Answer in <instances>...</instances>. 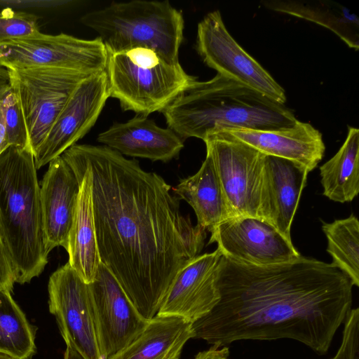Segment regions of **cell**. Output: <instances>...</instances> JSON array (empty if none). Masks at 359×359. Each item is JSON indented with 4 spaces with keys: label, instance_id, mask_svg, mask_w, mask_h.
<instances>
[{
    "label": "cell",
    "instance_id": "1",
    "mask_svg": "<svg viewBox=\"0 0 359 359\" xmlns=\"http://www.w3.org/2000/svg\"><path fill=\"white\" fill-rule=\"evenodd\" d=\"M61 156L90 173L101 262L152 319L179 271L201 252L206 230L193 226L172 187L138 161L104 145L76 144Z\"/></svg>",
    "mask_w": 359,
    "mask_h": 359
},
{
    "label": "cell",
    "instance_id": "2",
    "mask_svg": "<svg viewBox=\"0 0 359 359\" xmlns=\"http://www.w3.org/2000/svg\"><path fill=\"white\" fill-rule=\"evenodd\" d=\"M217 286L218 302L191 329L193 339L218 346L289 339L325 355L353 302L345 273L302 255L269 266L222 256Z\"/></svg>",
    "mask_w": 359,
    "mask_h": 359
},
{
    "label": "cell",
    "instance_id": "3",
    "mask_svg": "<svg viewBox=\"0 0 359 359\" xmlns=\"http://www.w3.org/2000/svg\"><path fill=\"white\" fill-rule=\"evenodd\" d=\"M161 112L183 140H204L228 129H278L297 120L285 104L219 74L206 81L196 79Z\"/></svg>",
    "mask_w": 359,
    "mask_h": 359
},
{
    "label": "cell",
    "instance_id": "4",
    "mask_svg": "<svg viewBox=\"0 0 359 359\" xmlns=\"http://www.w3.org/2000/svg\"><path fill=\"white\" fill-rule=\"evenodd\" d=\"M0 234L15 282L39 276L48 263L34 154L10 146L0 155Z\"/></svg>",
    "mask_w": 359,
    "mask_h": 359
},
{
    "label": "cell",
    "instance_id": "5",
    "mask_svg": "<svg viewBox=\"0 0 359 359\" xmlns=\"http://www.w3.org/2000/svg\"><path fill=\"white\" fill-rule=\"evenodd\" d=\"M99 34L109 54L142 47L152 49L171 62H179L183 40L182 13L168 1L113 2L81 18Z\"/></svg>",
    "mask_w": 359,
    "mask_h": 359
},
{
    "label": "cell",
    "instance_id": "6",
    "mask_svg": "<svg viewBox=\"0 0 359 359\" xmlns=\"http://www.w3.org/2000/svg\"><path fill=\"white\" fill-rule=\"evenodd\" d=\"M106 72L110 97L143 116L161 112L196 80L179 62L142 47L109 54Z\"/></svg>",
    "mask_w": 359,
    "mask_h": 359
},
{
    "label": "cell",
    "instance_id": "7",
    "mask_svg": "<svg viewBox=\"0 0 359 359\" xmlns=\"http://www.w3.org/2000/svg\"><path fill=\"white\" fill-rule=\"evenodd\" d=\"M7 75L18 97L34 155L74 90L90 75L43 67L7 69Z\"/></svg>",
    "mask_w": 359,
    "mask_h": 359
},
{
    "label": "cell",
    "instance_id": "8",
    "mask_svg": "<svg viewBox=\"0 0 359 359\" xmlns=\"http://www.w3.org/2000/svg\"><path fill=\"white\" fill-rule=\"evenodd\" d=\"M233 217L261 218L265 156L226 130L203 140Z\"/></svg>",
    "mask_w": 359,
    "mask_h": 359
},
{
    "label": "cell",
    "instance_id": "9",
    "mask_svg": "<svg viewBox=\"0 0 359 359\" xmlns=\"http://www.w3.org/2000/svg\"><path fill=\"white\" fill-rule=\"evenodd\" d=\"M109 53L102 40L82 39L61 33L0 43V66L7 69L55 67L86 74L106 70Z\"/></svg>",
    "mask_w": 359,
    "mask_h": 359
},
{
    "label": "cell",
    "instance_id": "10",
    "mask_svg": "<svg viewBox=\"0 0 359 359\" xmlns=\"http://www.w3.org/2000/svg\"><path fill=\"white\" fill-rule=\"evenodd\" d=\"M196 48L203 62L217 74L285 104L283 88L236 42L219 11L208 13L198 23Z\"/></svg>",
    "mask_w": 359,
    "mask_h": 359
},
{
    "label": "cell",
    "instance_id": "11",
    "mask_svg": "<svg viewBox=\"0 0 359 359\" xmlns=\"http://www.w3.org/2000/svg\"><path fill=\"white\" fill-rule=\"evenodd\" d=\"M49 311L56 318L67 346L84 359H104L102 355L89 285L66 263L50 277Z\"/></svg>",
    "mask_w": 359,
    "mask_h": 359
},
{
    "label": "cell",
    "instance_id": "12",
    "mask_svg": "<svg viewBox=\"0 0 359 359\" xmlns=\"http://www.w3.org/2000/svg\"><path fill=\"white\" fill-rule=\"evenodd\" d=\"M210 233L209 243H217L222 256L241 263L269 266L289 262L301 256L292 241L257 217H231Z\"/></svg>",
    "mask_w": 359,
    "mask_h": 359
},
{
    "label": "cell",
    "instance_id": "13",
    "mask_svg": "<svg viewBox=\"0 0 359 359\" xmlns=\"http://www.w3.org/2000/svg\"><path fill=\"white\" fill-rule=\"evenodd\" d=\"M109 97L106 70L81 81L34 154L36 169L76 144L94 126Z\"/></svg>",
    "mask_w": 359,
    "mask_h": 359
},
{
    "label": "cell",
    "instance_id": "14",
    "mask_svg": "<svg viewBox=\"0 0 359 359\" xmlns=\"http://www.w3.org/2000/svg\"><path fill=\"white\" fill-rule=\"evenodd\" d=\"M88 285L100 351L108 359L138 337L150 320L139 313L102 262L95 280Z\"/></svg>",
    "mask_w": 359,
    "mask_h": 359
},
{
    "label": "cell",
    "instance_id": "15",
    "mask_svg": "<svg viewBox=\"0 0 359 359\" xmlns=\"http://www.w3.org/2000/svg\"><path fill=\"white\" fill-rule=\"evenodd\" d=\"M221 252L198 255L173 280L156 316L182 318L191 324L206 316L219 300L217 280Z\"/></svg>",
    "mask_w": 359,
    "mask_h": 359
},
{
    "label": "cell",
    "instance_id": "16",
    "mask_svg": "<svg viewBox=\"0 0 359 359\" xmlns=\"http://www.w3.org/2000/svg\"><path fill=\"white\" fill-rule=\"evenodd\" d=\"M80 189L75 173L62 156L49 163L41 180L40 197L46 249L67 248Z\"/></svg>",
    "mask_w": 359,
    "mask_h": 359
},
{
    "label": "cell",
    "instance_id": "17",
    "mask_svg": "<svg viewBox=\"0 0 359 359\" xmlns=\"http://www.w3.org/2000/svg\"><path fill=\"white\" fill-rule=\"evenodd\" d=\"M309 172L306 168L292 161L265 156L261 218L290 241L292 223Z\"/></svg>",
    "mask_w": 359,
    "mask_h": 359
},
{
    "label": "cell",
    "instance_id": "18",
    "mask_svg": "<svg viewBox=\"0 0 359 359\" xmlns=\"http://www.w3.org/2000/svg\"><path fill=\"white\" fill-rule=\"evenodd\" d=\"M223 130L266 156L292 161L309 172L318 165L325 150L322 134L310 123L298 120L290 126L273 130Z\"/></svg>",
    "mask_w": 359,
    "mask_h": 359
},
{
    "label": "cell",
    "instance_id": "19",
    "mask_svg": "<svg viewBox=\"0 0 359 359\" xmlns=\"http://www.w3.org/2000/svg\"><path fill=\"white\" fill-rule=\"evenodd\" d=\"M97 140L122 155L153 161L168 162L177 158L184 147V140L172 130L161 128L147 116L140 115L114 123Z\"/></svg>",
    "mask_w": 359,
    "mask_h": 359
},
{
    "label": "cell",
    "instance_id": "20",
    "mask_svg": "<svg viewBox=\"0 0 359 359\" xmlns=\"http://www.w3.org/2000/svg\"><path fill=\"white\" fill-rule=\"evenodd\" d=\"M64 160L73 170L80 184L76 215L66 250L69 255L67 262L89 284L95 280L101 263L95 234L90 175L79 163Z\"/></svg>",
    "mask_w": 359,
    "mask_h": 359
},
{
    "label": "cell",
    "instance_id": "21",
    "mask_svg": "<svg viewBox=\"0 0 359 359\" xmlns=\"http://www.w3.org/2000/svg\"><path fill=\"white\" fill-rule=\"evenodd\" d=\"M172 189L194 209L197 225L210 232L219 224L233 217L212 159L207 152L198 172L181 180Z\"/></svg>",
    "mask_w": 359,
    "mask_h": 359
},
{
    "label": "cell",
    "instance_id": "22",
    "mask_svg": "<svg viewBox=\"0 0 359 359\" xmlns=\"http://www.w3.org/2000/svg\"><path fill=\"white\" fill-rule=\"evenodd\" d=\"M191 325L180 318L156 316L138 337L108 359H179L193 338Z\"/></svg>",
    "mask_w": 359,
    "mask_h": 359
},
{
    "label": "cell",
    "instance_id": "23",
    "mask_svg": "<svg viewBox=\"0 0 359 359\" xmlns=\"http://www.w3.org/2000/svg\"><path fill=\"white\" fill-rule=\"evenodd\" d=\"M323 194L335 202L352 201L359 192V130L348 126L335 155L320 167Z\"/></svg>",
    "mask_w": 359,
    "mask_h": 359
},
{
    "label": "cell",
    "instance_id": "24",
    "mask_svg": "<svg viewBox=\"0 0 359 359\" xmlns=\"http://www.w3.org/2000/svg\"><path fill=\"white\" fill-rule=\"evenodd\" d=\"M266 7L313 21L332 30L348 47L358 50L359 21L357 15L332 1H264Z\"/></svg>",
    "mask_w": 359,
    "mask_h": 359
},
{
    "label": "cell",
    "instance_id": "25",
    "mask_svg": "<svg viewBox=\"0 0 359 359\" xmlns=\"http://www.w3.org/2000/svg\"><path fill=\"white\" fill-rule=\"evenodd\" d=\"M34 332L11 291L0 289V353L30 359L35 353Z\"/></svg>",
    "mask_w": 359,
    "mask_h": 359
},
{
    "label": "cell",
    "instance_id": "26",
    "mask_svg": "<svg viewBox=\"0 0 359 359\" xmlns=\"http://www.w3.org/2000/svg\"><path fill=\"white\" fill-rule=\"evenodd\" d=\"M322 229L327 239V252L332 264L345 273L353 285L359 287V222L356 216L323 222Z\"/></svg>",
    "mask_w": 359,
    "mask_h": 359
},
{
    "label": "cell",
    "instance_id": "27",
    "mask_svg": "<svg viewBox=\"0 0 359 359\" xmlns=\"http://www.w3.org/2000/svg\"><path fill=\"white\" fill-rule=\"evenodd\" d=\"M0 105L10 145L32 151L23 112L9 83L0 86Z\"/></svg>",
    "mask_w": 359,
    "mask_h": 359
},
{
    "label": "cell",
    "instance_id": "28",
    "mask_svg": "<svg viewBox=\"0 0 359 359\" xmlns=\"http://www.w3.org/2000/svg\"><path fill=\"white\" fill-rule=\"evenodd\" d=\"M39 18L32 13L6 8L0 13V43L36 36L40 33Z\"/></svg>",
    "mask_w": 359,
    "mask_h": 359
},
{
    "label": "cell",
    "instance_id": "29",
    "mask_svg": "<svg viewBox=\"0 0 359 359\" xmlns=\"http://www.w3.org/2000/svg\"><path fill=\"white\" fill-rule=\"evenodd\" d=\"M330 359H359V309H351L344 320L342 340Z\"/></svg>",
    "mask_w": 359,
    "mask_h": 359
},
{
    "label": "cell",
    "instance_id": "30",
    "mask_svg": "<svg viewBox=\"0 0 359 359\" xmlns=\"http://www.w3.org/2000/svg\"><path fill=\"white\" fill-rule=\"evenodd\" d=\"M15 277L0 234V289L13 290Z\"/></svg>",
    "mask_w": 359,
    "mask_h": 359
},
{
    "label": "cell",
    "instance_id": "31",
    "mask_svg": "<svg viewBox=\"0 0 359 359\" xmlns=\"http://www.w3.org/2000/svg\"><path fill=\"white\" fill-rule=\"evenodd\" d=\"M229 355L228 346L212 345L210 348L199 352L194 359H229Z\"/></svg>",
    "mask_w": 359,
    "mask_h": 359
},
{
    "label": "cell",
    "instance_id": "32",
    "mask_svg": "<svg viewBox=\"0 0 359 359\" xmlns=\"http://www.w3.org/2000/svg\"><path fill=\"white\" fill-rule=\"evenodd\" d=\"M64 359H84L80 354L76 351L67 346L64 353Z\"/></svg>",
    "mask_w": 359,
    "mask_h": 359
},
{
    "label": "cell",
    "instance_id": "33",
    "mask_svg": "<svg viewBox=\"0 0 359 359\" xmlns=\"http://www.w3.org/2000/svg\"><path fill=\"white\" fill-rule=\"evenodd\" d=\"M0 359H13V358H11L10 356H8L6 355L0 353Z\"/></svg>",
    "mask_w": 359,
    "mask_h": 359
}]
</instances>
